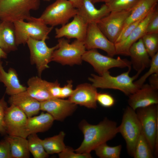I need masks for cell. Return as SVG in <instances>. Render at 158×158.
<instances>
[{
  "label": "cell",
  "instance_id": "6da1fadb",
  "mask_svg": "<svg viewBox=\"0 0 158 158\" xmlns=\"http://www.w3.org/2000/svg\"><path fill=\"white\" fill-rule=\"evenodd\" d=\"M84 135L80 146L74 151L79 153H90L100 145L114 138L118 133L116 122L107 118L97 125H92L85 120L79 124Z\"/></svg>",
  "mask_w": 158,
  "mask_h": 158
},
{
  "label": "cell",
  "instance_id": "7a4b0ae2",
  "mask_svg": "<svg viewBox=\"0 0 158 158\" xmlns=\"http://www.w3.org/2000/svg\"><path fill=\"white\" fill-rule=\"evenodd\" d=\"M128 70L116 76H112L109 71L101 75H91L88 80L96 88L109 89L119 90L128 96L134 93L140 88L134 83V81L139 75L136 73L131 77L129 73L131 66Z\"/></svg>",
  "mask_w": 158,
  "mask_h": 158
},
{
  "label": "cell",
  "instance_id": "3957f363",
  "mask_svg": "<svg viewBox=\"0 0 158 158\" xmlns=\"http://www.w3.org/2000/svg\"><path fill=\"white\" fill-rule=\"evenodd\" d=\"M41 0H0V20L13 23L18 20L30 21L32 10L40 7Z\"/></svg>",
  "mask_w": 158,
  "mask_h": 158
},
{
  "label": "cell",
  "instance_id": "277c9868",
  "mask_svg": "<svg viewBox=\"0 0 158 158\" xmlns=\"http://www.w3.org/2000/svg\"><path fill=\"white\" fill-rule=\"evenodd\" d=\"M136 113L140 124L142 132L154 155L158 151V106L154 104L137 109Z\"/></svg>",
  "mask_w": 158,
  "mask_h": 158
},
{
  "label": "cell",
  "instance_id": "5b68a950",
  "mask_svg": "<svg viewBox=\"0 0 158 158\" xmlns=\"http://www.w3.org/2000/svg\"><path fill=\"white\" fill-rule=\"evenodd\" d=\"M17 46L25 45L30 37L41 40L49 39L48 35L54 27H48L38 18L32 17L30 21L18 20L13 22Z\"/></svg>",
  "mask_w": 158,
  "mask_h": 158
},
{
  "label": "cell",
  "instance_id": "8992f818",
  "mask_svg": "<svg viewBox=\"0 0 158 158\" xmlns=\"http://www.w3.org/2000/svg\"><path fill=\"white\" fill-rule=\"evenodd\" d=\"M77 12V8L69 0H56L47 7L38 18L47 25L54 27L68 23Z\"/></svg>",
  "mask_w": 158,
  "mask_h": 158
},
{
  "label": "cell",
  "instance_id": "52a82bcc",
  "mask_svg": "<svg viewBox=\"0 0 158 158\" xmlns=\"http://www.w3.org/2000/svg\"><path fill=\"white\" fill-rule=\"evenodd\" d=\"M58 41V47L53 52L52 61L62 65L81 64L82 56L86 51L83 41L75 39L70 43L69 39L63 37Z\"/></svg>",
  "mask_w": 158,
  "mask_h": 158
},
{
  "label": "cell",
  "instance_id": "ba28073f",
  "mask_svg": "<svg viewBox=\"0 0 158 158\" xmlns=\"http://www.w3.org/2000/svg\"><path fill=\"white\" fill-rule=\"evenodd\" d=\"M118 127V133L125 141L128 154L133 157L136 144L142 131L136 111L127 106L124 110L121 123Z\"/></svg>",
  "mask_w": 158,
  "mask_h": 158
},
{
  "label": "cell",
  "instance_id": "9c48e42d",
  "mask_svg": "<svg viewBox=\"0 0 158 158\" xmlns=\"http://www.w3.org/2000/svg\"><path fill=\"white\" fill-rule=\"evenodd\" d=\"M82 60L90 64L95 71L101 75L113 68H121L131 66L130 61L119 56L114 59L101 54L97 49L86 51L82 57Z\"/></svg>",
  "mask_w": 158,
  "mask_h": 158
},
{
  "label": "cell",
  "instance_id": "30bf717a",
  "mask_svg": "<svg viewBox=\"0 0 158 158\" xmlns=\"http://www.w3.org/2000/svg\"><path fill=\"white\" fill-rule=\"evenodd\" d=\"M46 40H37L30 37L26 43L30 51L31 63L35 65L40 77L43 71L49 68L48 65L52 61L53 52L58 47V44L52 47H49Z\"/></svg>",
  "mask_w": 158,
  "mask_h": 158
},
{
  "label": "cell",
  "instance_id": "8fae6325",
  "mask_svg": "<svg viewBox=\"0 0 158 158\" xmlns=\"http://www.w3.org/2000/svg\"><path fill=\"white\" fill-rule=\"evenodd\" d=\"M132 11L111 12L97 23L101 31L114 44L119 36L125 22Z\"/></svg>",
  "mask_w": 158,
  "mask_h": 158
},
{
  "label": "cell",
  "instance_id": "7c38bea8",
  "mask_svg": "<svg viewBox=\"0 0 158 158\" xmlns=\"http://www.w3.org/2000/svg\"><path fill=\"white\" fill-rule=\"evenodd\" d=\"M28 117L19 109L13 105L8 107L5 112L4 123L6 134L27 138Z\"/></svg>",
  "mask_w": 158,
  "mask_h": 158
},
{
  "label": "cell",
  "instance_id": "4fadbf2b",
  "mask_svg": "<svg viewBox=\"0 0 158 158\" xmlns=\"http://www.w3.org/2000/svg\"><path fill=\"white\" fill-rule=\"evenodd\" d=\"M86 49H101L113 57L116 55L114 44L110 41L101 31L96 23L88 24L83 41Z\"/></svg>",
  "mask_w": 158,
  "mask_h": 158
},
{
  "label": "cell",
  "instance_id": "5bb4252c",
  "mask_svg": "<svg viewBox=\"0 0 158 158\" xmlns=\"http://www.w3.org/2000/svg\"><path fill=\"white\" fill-rule=\"evenodd\" d=\"M77 105L68 99L51 98L40 102V110L50 114L54 120L61 121L74 112Z\"/></svg>",
  "mask_w": 158,
  "mask_h": 158
},
{
  "label": "cell",
  "instance_id": "9a60e30c",
  "mask_svg": "<svg viewBox=\"0 0 158 158\" xmlns=\"http://www.w3.org/2000/svg\"><path fill=\"white\" fill-rule=\"evenodd\" d=\"M157 4L154 6L124 41L114 44L116 54L129 56V49L132 45L146 34V29L151 18L157 8Z\"/></svg>",
  "mask_w": 158,
  "mask_h": 158
},
{
  "label": "cell",
  "instance_id": "2e32d148",
  "mask_svg": "<svg viewBox=\"0 0 158 158\" xmlns=\"http://www.w3.org/2000/svg\"><path fill=\"white\" fill-rule=\"evenodd\" d=\"M87 23L79 15H75L73 20L69 23L55 29V37L59 39L65 37L68 39L75 38L84 41L88 25Z\"/></svg>",
  "mask_w": 158,
  "mask_h": 158
},
{
  "label": "cell",
  "instance_id": "e0dca14e",
  "mask_svg": "<svg viewBox=\"0 0 158 158\" xmlns=\"http://www.w3.org/2000/svg\"><path fill=\"white\" fill-rule=\"evenodd\" d=\"M128 97L129 106L135 111L139 108L158 103V90L148 84H143L135 92Z\"/></svg>",
  "mask_w": 158,
  "mask_h": 158
},
{
  "label": "cell",
  "instance_id": "ac0fdd59",
  "mask_svg": "<svg viewBox=\"0 0 158 158\" xmlns=\"http://www.w3.org/2000/svg\"><path fill=\"white\" fill-rule=\"evenodd\" d=\"M97 88L92 85L85 83L78 85L73 90L68 100L76 105L84 106L87 108H97Z\"/></svg>",
  "mask_w": 158,
  "mask_h": 158
},
{
  "label": "cell",
  "instance_id": "d6986e66",
  "mask_svg": "<svg viewBox=\"0 0 158 158\" xmlns=\"http://www.w3.org/2000/svg\"><path fill=\"white\" fill-rule=\"evenodd\" d=\"M130 62L133 68L139 75L145 68L150 66L151 59L144 45L142 38L133 43L129 49Z\"/></svg>",
  "mask_w": 158,
  "mask_h": 158
},
{
  "label": "cell",
  "instance_id": "ffe728a7",
  "mask_svg": "<svg viewBox=\"0 0 158 158\" xmlns=\"http://www.w3.org/2000/svg\"><path fill=\"white\" fill-rule=\"evenodd\" d=\"M8 102L18 107L28 118L38 114L41 110L40 102L29 95L26 90L10 96Z\"/></svg>",
  "mask_w": 158,
  "mask_h": 158
},
{
  "label": "cell",
  "instance_id": "44dd1931",
  "mask_svg": "<svg viewBox=\"0 0 158 158\" xmlns=\"http://www.w3.org/2000/svg\"><path fill=\"white\" fill-rule=\"evenodd\" d=\"M51 82L42 79L40 76H33L27 82L26 91L30 96L40 102L52 98L50 91Z\"/></svg>",
  "mask_w": 158,
  "mask_h": 158
},
{
  "label": "cell",
  "instance_id": "7402d4cb",
  "mask_svg": "<svg viewBox=\"0 0 158 158\" xmlns=\"http://www.w3.org/2000/svg\"><path fill=\"white\" fill-rule=\"evenodd\" d=\"M77 10V14L88 24L93 22L97 23L110 12L105 4L98 9L90 0H83Z\"/></svg>",
  "mask_w": 158,
  "mask_h": 158
},
{
  "label": "cell",
  "instance_id": "603a6c76",
  "mask_svg": "<svg viewBox=\"0 0 158 158\" xmlns=\"http://www.w3.org/2000/svg\"><path fill=\"white\" fill-rule=\"evenodd\" d=\"M0 59V82L6 87L5 93L10 96L26 90L27 87L21 85L15 70L10 68L7 72L4 70Z\"/></svg>",
  "mask_w": 158,
  "mask_h": 158
},
{
  "label": "cell",
  "instance_id": "cb8c5ba5",
  "mask_svg": "<svg viewBox=\"0 0 158 158\" xmlns=\"http://www.w3.org/2000/svg\"><path fill=\"white\" fill-rule=\"evenodd\" d=\"M13 23L0 22V47L6 53L17 50Z\"/></svg>",
  "mask_w": 158,
  "mask_h": 158
},
{
  "label": "cell",
  "instance_id": "d4e9b609",
  "mask_svg": "<svg viewBox=\"0 0 158 158\" xmlns=\"http://www.w3.org/2000/svg\"><path fill=\"white\" fill-rule=\"evenodd\" d=\"M54 120L53 117L47 112H42L38 116L28 118L27 129L28 135L47 131L51 126Z\"/></svg>",
  "mask_w": 158,
  "mask_h": 158
},
{
  "label": "cell",
  "instance_id": "484cf974",
  "mask_svg": "<svg viewBox=\"0 0 158 158\" xmlns=\"http://www.w3.org/2000/svg\"><path fill=\"white\" fill-rule=\"evenodd\" d=\"M158 1V0H139L126 19L121 33L130 24L145 18L157 4Z\"/></svg>",
  "mask_w": 158,
  "mask_h": 158
},
{
  "label": "cell",
  "instance_id": "4316f807",
  "mask_svg": "<svg viewBox=\"0 0 158 158\" xmlns=\"http://www.w3.org/2000/svg\"><path fill=\"white\" fill-rule=\"evenodd\" d=\"M9 142L12 158H28L30 152L28 140L20 136L8 135L5 138Z\"/></svg>",
  "mask_w": 158,
  "mask_h": 158
},
{
  "label": "cell",
  "instance_id": "83f0119b",
  "mask_svg": "<svg viewBox=\"0 0 158 158\" xmlns=\"http://www.w3.org/2000/svg\"><path fill=\"white\" fill-rule=\"evenodd\" d=\"M65 134L61 131L57 135L42 140L43 147L48 154L59 153L66 147L64 142Z\"/></svg>",
  "mask_w": 158,
  "mask_h": 158
},
{
  "label": "cell",
  "instance_id": "f1b7e54d",
  "mask_svg": "<svg viewBox=\"0 0 158 158\" xmlns=\"http://www.w3.org/2000/svg\"><path fill=\"white\" fill-rule=\"evenodd\" d=\"M28 138V149L34 158H46L49 156L44 150L42 140L37 136V133L29 135Z\"/></svg>",
  "mask_w": 158,
  "mask_h": 158
},
{
  "label": "cell",
  "instance_id": "f546056e",
  "mask_svg": "<svg viewBox=\"0 0 158 158\" xmlns=\"http://www.w3.org/2000/svg\"><path fill=\"white\" fill-rule=\"evenodd\" d=\"M133 157L153 158L154 153L146 138L142 131L136 142Z\"/></svg>",
  "mask_w": 158,
  "mask_h": 158
},
{
  "label": "cell",
  "instance_id": "4dcf8cb0",
  "mask_svg": "<svg viewBox=\"0 0 158 158\" xmlns=\"http://www.w3.org/2000/svg\"><path fill=\"white\" fill-rule=\"evenodd\" d=\"M122 149L121 145L113 147L103 143L95 149L96 155L100 158H119Z\"/></svg>",
  "mask_w": 158,
  "mask_h": 158
},
{
  "label": "cell",
  "instance_id": "1f68e13d",
  "mask_svg": "<svg viewBox=\"0 0 158 158\" xmlns=\"http://www.w3.org/2000/svg\"><path fill=\"white\" fill-rule=\"evenodd\" d=\"M139 0H107L105 3L110 12L132 10Z\"/></svg>",
  "mask_w": 158,
  "mask_h": 158
},
{
  "label": "cell",
  "instance_id": "d6a6232c",
  "mask_svg": "<svg viewBox=\"0 0 158 158\" xmlns=\"http://www.w3.org/2000/svg\"><path fill=\"white\" fill-rule=\"evenodd\" d=\"M141 38L147 51L152 58L158 52V33L146 34Z\"/></svg>",
  "mask_w": 158,
  "mask_h": 158
},
{
  "label": "cell",
  "instance_id": "836d02e7",
  "mask_svg": "<svg viewBox=\"0 0 158 158\" xmlns=\"http://www.w3.org/2000/svg\"><path fill=\"white\" fill-rule=\"evenodd\" d=\"M149 70L138 80L134 82L140 88L144 84L147 79L154 73H158V52L151 58V63Z\"/></svg>",
  "mask_w": 158,
  "mask_h": 158
},
{
  "label": "cell",
  "instance_id": "e575fe53",
  "mask_svg": "<svg viewBox=\"0 0 158 158\" xmlns=\"http://www.w3.org/2000/svg\"><path fill=\"white\" fill-rule=\"evenodd\" d=\"M97 101L101 106L106 108L112 107L115 102L114 98L107 93H98Z\"/></svg>",
  "mask_w": 158,
  "mask_h": 158
},
{
  "label": "cell",
  "instance_id": "d590c367",
  "mask_svg": "<svg viewBox=\"0 0 158 158\" xmlns=\"http://www.w3.org/2000/svg\"><path fill=\"white\" fill-rule=\"evenodd\" d=\"M74 150L71 147H66L65 149L59 153L60 158H91L90 153H79L74 152Z\"/></svg>",
  "mask_w": 158,
  "mask_h": 158
},
{
  "label": "cell",
  "instance_id": "8d00e7d4",
  "mask_svg": "<svg viewBox=\"0 0 158 158\" xmlns=\"http://www.w3.org/2000/svg\"><path fill=\"white\" fill-rule=\"evenodd\" d=\"M8 107L4 96L0 99V134L2 135L6 134L4 119L5 111Z\"/></svg>",
  "mask_w": 158,
  "mask_h": 158
},
{
  "label": "cell",
  "instance_id": "74e56055",
  "mask_svg": "<svg viewBox=\"0 0 158 158\" xmlns=\"http://www.w3.org/2000/svg\"><path fill=\"white\" fill-rule=\"evenodd\" d=\"M144 18L140 19L130 24L121 34L114 44L121 42L125 40L139 24Z\"/></svg>",
  "mask_w": 158,
  "mask_h": 158
},
{
  "label": "cell",
  "instance_id": "f35d334b",
  "mask_svg": "<svg viewBox=\"0 0 158 158\" xmlns=\"http://www.w3.org/2000/svg\"><path fill=\"white\" fill-rule=\"evenodd\" d=\"M158 33V11L157 8L147 26L146 34Z\"/></svg>",
  "mask_w": 158,
  "mask_h": 158
},
{
  "label": "cell",
  "instance_id": "ab89813d",
  "mask_svg": "<svg viewBox=\"0 0 158 158\" xmlns=\"http://www.w3.org/2000/svg\"><path fill=\"white\" fill-rule=\"evenodd\" d=\"M0 158H12L9 143L5 138L0 141Z\"/></svg>",
  "mask_w": 158,
  "mask_h": 158
},
{
  "label": "cell",
  "instance_id": "60d3db41",
  "mask_svg": "<svg viewBox=\"0 0 158 158\" xmlns=\"http://www.w3.org/2000/svg\"><path fill=\"white\" fill-rule=\"evenodd\" d=\"M72 82V80H69L66 85L61 87V98L69 97L72 94L74 90Z\"/></svg>",
  "mask_w": 158,
  "mask_h": 158
},
{
  "label": "cell",
  "instance_id": "b9f144b4",
  "mask_svg": "<svg viewBox=\"0 0 158 158\" xmlns=\"http://www.w3.org/2000/svg\"><path fill=\"white\" fill-rule=\"evenodd\" d=\"M61 89L60 84L57 81L51 82L49 91L52 98H61Z\"/></svg>",
  "mask_w": 158,
  "mask_h": 158
},
{
  "label": "cell",
  "instance_id": "7bdbcfd3",
  "mask_svg": "<svg viewBox=\"0 0 158 158\" xmlns=\"http://www.w3.org/2000/svg\"><path fill=\"white\" fill-rule=\"evenodd\" d=\"M149 85L154 88L158 89V73L152 74L149 77Z\"/></svg>",
  "mask_w": 158,
  "mask_h": 158
},
{
  "label": "cell",
  "instance_id": "ee69618b",
  "mask_svg": "<svg viewBox=\"0 0 158 158\" xmlns=\"http://www.w3.org/2000/svg\"><path fill=\"white\" fill-rule=\"evenodd\" d=\"M77 8H78L81 4L83 0H69Z\"/></svg>",
  "mask_w": 158,
  "mask_h": 158
},
{
  "label": "cell",
  "instance_id": "f6af8a7d",
  "mask_svg": "<svg viewBox=\"0 0 158 158\" xmlns=\"http://www.w3.org/2000/svg\"><path fill=\"white\" fill-rule=\"evenodd\" d=\"M7 57V53L4 52L0 47V59H5Z\"/></svg>",
  "mask_w": 158,
  "mask_h": 158
},
{
  "label": "cell",
  "instance_id": "bcb514c9",
  "mask_svg": "<svg viewBox=\"0 0 158 158\" xmlns=\"http://www.w3.org/2000/svg\"><path fill=\"white\" fill-rule=\"evenodd\" d=\"M93 4L100 2H105L107 0H90Z\"/></svg>",
  "mask_w": 158,
  "mask_h": 158
},
{
  "label": "cell",
  "instance_id": "7dc6e473",
  "mask_svg": "<svg viewBox=\"0 0 158 158\" xmlns=\"http://www.w3.org/2000/svg\"><path fill=\"white\" fill-rule=\"evenodd\" d=\"M44 1H49L51 0H43Z\"/></svg>",
  "mask_w": 158,
  "mask_h": 158
}]
</instances>
